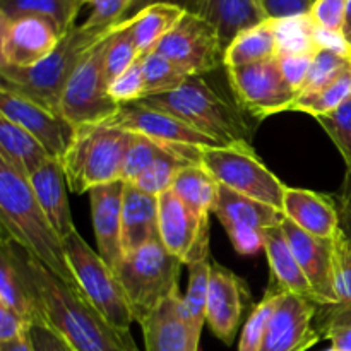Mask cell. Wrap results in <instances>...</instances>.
Here are the masks:
<instances>
[{
	"label": "cell",
	"instance_id": "6da1fadb",
	"mask_svg": "<svg viewBox=\"0 0 351 351\" xmlns=\"http://www.w3.org/2000/svg\"><path fill=\"white\" fill-rule=\"evenodd\" d=\"M2 243L36 307L34 324H45L57 332L72 351H139L130 331L113 328L77 288L64 283L5 233Z\"/></svg>",
	"mask_w": 351,
	"mask_h": 351
},
{
	"label": "cell",
	"instance_id": "7a4b0ae2",
	"mask_svg": "<svg viewBox=\"0 0 351 351\" xmlns=\"http://www.w3.org/2000/svg\"><path fill=\"white\" fill-rule=\"evenodd\" d=\"M0 223L2 233L19 243L29 256L64 283L77 288L64 250L47 215L36 201L29 178L0 158ZM79 290V288H77Z\"/></svg>",
	"mask_w": 351,
	"mask_h": 351
},
{
	"label": "cell",
	"instance_id": "3957f363",
	"mask_svg": "<svg viewBox=\"0 0 351 351\" xmlns=\"http://www.w3.org/2000/svg\"><path fill=\"white\" fill-rule=\"evenodd\" d=\"M139 103L171 113L221 146L252 147L254 130L239 106L223 98L201 75H191L177 89L146 96Z\"/></svg>",
	"mask_w": 351,
	"mask_h": 351
},
{
	"label": "cell",
	"instance_id": "277c9868",
	"mask_svg": "<svg viewBox=\"0 0 351 351\" xmlns=\"http://www.w3.org/2000/svg\"><path fill=\"white\" fill-rule=\"evenodd\" d=\"M115 27V26H113ZM86 29L74 26L58 47L40 64L27 69L0 65V89L19 93L53 112L60 113V99L69 79L84 55L113 29Z\"/></svg>",
	"mask_w": 351,
	"mask_h": 351
},
{
	"label": "cell",
	"instance_id": "5b68a950",
	"mask_svg": "<svg viewBox=\"0 0 351 351\" xmlns=\"http://www.w3.org/2000/svg\"><path fill=\"white\" fill-rule=\"evenodd\" d=\"M134 139L136 134L130 130L106 123L79 127L77 139L62 163L71 191L82 194L122 180L127 151Z\"/></svg>",
	"mask_w": 351,
	"mask_h": 351
},
{
	"label": "cell",
	"instance_id": "8992f818",
	"mask_svg": "<svg viewBox=\"0 0 351 351\" xmlns=\"http://www.w3.org/2000/svg\"><path fill=\"white\" fill-rule=\"evenodd\" d=\"M184 263L168 252L161 240L123 256L115 269L129 300L134 321H144L161 302L178 293Z\"/></svg>",
	"mask_w": 351,
	"mask_h": 351
},
{
	"label": "cell",
	"instance_id": "52a82bcc",
	"mask_svg": "<svg viewBox=\"0 0 351 351\" xmlns=\"http://www.w3.org/2000/svg\"><path fill=\"white\" fill-rule=\"evenodd\" d=\"M64 250L82 297L120 331H130L134 321L129 300L115 271L86 243L77 230L64 239Z\"/></svg>",
	"mask_w": 351,
	"mask_h": 351
},
{
	"label": "cell",
	"instance_id": "ba28073f",
	"mask_svg": "<svg viewBox=\"0 0 351 351\" xmlns=\"http://www.w3.org/2000/svg\"><path fill=\"white\" fill-rule=\"evenodd\" d=\"M113 29L84 55L64 89L60 113L75 127L101 125L115 117L120 108L119 103L110 96L105 72L106 47Z\"/></svg>",
	"mask_w": 351,
	"mask_h": 351
},
{
	"label": "cell",
	"instance_id": "9c48e42d",
	"mask_svg": "<svg viewBox=\"0 0 351 351\" xmlns=\"http://www.w3.org/2000/svg\"><path fill=\"white\" fill-rule=\"evenodd\" d=\"M201 165L219 185L283 211L287 185L263 163L254 147H208L202 151Z\"/></svg>",
	"mask_w": 351,
	"mask_h": 351
},
{
	"label": "cell",
	"instance_id": "30bf717a",
	"mask_svg": "<svg viewBox=\"0 0 351 351\" xmlns=\"http://www.w3.org/2000/svg\"><path fill=\"white\" fill-rule=\"evenodd\" d=\"M156 51L187 75H202L225 65L226 47L218 29L208 19L187 10L161 40Z\"/></svg>",
	"mask_w": 351,
	"mask_h": 351
},
{
	"label": "cell",
	"instance_id": "8fae6325",
	"mask_svg": "<svg viewBox=\"0 0 351 351\" xmlns=\"http://www.w3.org/2000/svg\"><path fill=\"white\" fill-rule=\"evenodd\" d=\"M213 213L225 226L233 249L242 256H254L264 249V235L267 230L281 226L287 218L280 209L237 194L225 185L218 187Z\"/></svg>",
	"mask_w": 351,
	"mask_h": 351
},
{
	"label": "cell",
	"instance_id": "7c38bea8",
	"mask_svg": "<svg viewBox=\"0 0 351 351\" xmlns=\"http://www.w3.org/2000/svg\"><path fill=\"white\" fill-rule=\"evenodd\" d=\"M228 79L239 106L257 119L281 113L298 96L285 77L278 55L257 64L228 69Z\"/></svg>",
	"mask_w": 351,
	"mask_h": 351
},
{
	"label": "cell",
	"instance_id": "4fadbf2b",
	"mask_svg": "<svg viewBox=\"0 0 351 351\" xmlns=\"http://www.w3.org/2000/svg\"><path fill=\"white\" fill-rule=\"evenodd\" d=\"M0 117L23 127L53 160L64 163L77 139L79 127L62 113L53 112L19 93L0 89Z\"/></svg>",
	"mask_w": 351,
	"mask_h": 351
},
{
	"label": "cell",
	"instance_id": "5bb4252c",
	"mask_svg": "<svg viewBox=\"0 0 351 351\" xmlns=\"http://www.w3.org/2000/svg\"><path fill=\"white\" fill-rule=\"evenodd\" d=\"M64 34L50 21L34 16H0V65L27 69L58 47Z\"/></svg>",
	"mask_w": 351,
	"mask_h": 351
},
{
	"label": "cell",
	"instance_id": "9a60e30c",
	"mask_svg": "<svg viewBox=\"0 0 351 351\" xmlns=\"http://www.w3.org/2000/svg\"><path fill=\"white\" fill-rule=\"evenodd\" d=\"M105 123L106 125L120 127V129L130 130L134 134L146 136L149 139L165 144V146L173 147V149L221 146L215 139L204 136L197 129L185 123L184 120L173 117L171 113L149 108V106L143 105L139 101L120 105L115 117H112Z\"/></svg>",
	"mask_w": 351,
	"mask_h": 351
},
{
	"label": "cell",
	"instance_id": "2e32d148",
	"mask_svg": "<svg viewBox=\"0 0 351 351\" xmlns=\"http://www.w3.org/2000/svg\"><path fill=\"white\" fill-rule=\"evenodd\" d=\"M319 304L283 291L269 319L261 351H308L322 339L315 324Z\"/></svg>",
	"mask_w": 351,
	"mask_h": 351
},
{
	"label": "cell",
	"instance_id": "e0dca14e",
	"mask_svg": "<svg viewBox=\"0 0 351 351\" xmlns=\"http://www.w3.org/2000/svg\"><path fill=\"white\" fill-rule=\"evenodd\" d=\"M160 240L184 264L209 256V225H201L178 195L168 191L158 197Z\"/></svg>",
	"mask_w": 351,
	"mask_h": 351
},
{
	"label": "cell",
	"instance_id": "ac0fdd59",
	"mask_svg": "<svg viewBox=\"0 0 351 351\" xmlns=\"http://www.w3.org/2000/svg\"><path fill=\"white\" fill-rule=\"evenodd\" d=\"M285 237L300 264L302 271L307 276L315 300L319 305L338 304V295L335 290V247L331 239H319L311 235L288 218L281 223Z\"/></svg>",
	"mask_w": 351,
	"mask_h": 351
},
{
	"label": "cell",
	"instance_id": "d6986e66",
	"mask_svg": "<svg viewBox=\"0 0 351 351\" xmlns=\"http://www.w3.org/2000/svg\"><path fill=\"white\" fill-rule=\"evenodd\" d=\"M245 297H249L245 281L225 266L213 264L206 304V322L213 335L225 345H232L235 339Z\"/></svg>",
	"mask_w": 351,
	"mask_h": 351
},
{
	"label": "cell",
	"instance_id": "ffe728a7",
	"mask_svg": "<svg viewBox=\"0 0 351 351\" xmlns=\"http://www.w3.org/2000/svg\"><path fill=\"white\" fill-rule=\"evenodd\" d=\"M139 326L146 351H201V332L189 321L180 291L161 302Z\"/></svg>",
	"mask_w": 351,
	"mask_h": 351
},
{
	"label": "cell",
	"instance_id": "44dd1931",
	"mask_svg": "<svg viewBox=\"0 0 351 351\" xmlns=\"http://www.w3.org/2000/svg\"><path fill=\"white\" fill-rule=\"evenodd\" d=\"M125 182L98 185L89 191L91 218L98 254L113 271L123 259L122 247V208Z\"/></svg>",
	"mask_w": 351,
	"mask_h": 351
},
{
	"label": "cell",
	"instance_id": "7402d4cb",
	"mask_svg": "<svg viewBox=\"0 0 351 351\" xmlns=\"http://www.w3.org/2000/svg\"><path fill=\"white\" fill-rule=\"evenodd\" d=\"M283 213L290 221L319 239L332 240L339 232V213L335 195L287 187Z\"/></svg>",
	"mask_w": 351,
	"mask_h": 351
},
{
	"label": "cell",
	"instance_id": "603a6c76",
	"mask_svg": "<svg viewBox=\"0 0 351 351\" xmlns=\"http://www.w3.org/2000/svg\"><path fill=\"white\" fill-rule=\"evenodd\" d=\"M160 204L156 195L146 194L125 184L122 208V247L123 256L143 245L160 240Z\"/></svg>",
	"mask_w": 351,
	"mask_h": 351
},
{
	"label": "cell",
	"instance_id": "cb8c5ba5",
	"mask_svg": "<svg viewBox=\"0 0 351 351\" xmlns=\"http://www.w3.org/2000/svg\"><path fill=\"white\" fill-rule=\"evenodd\" d=\"M65 180L67 177H65L64 167L57 160H50L29 177V184L36 195V201L40 202L48 221L51 223L62 240L67 239L75 230L71 206H69Z\"/></svg>",
	"mask_w": 351,
	"mask_h": 351
},
{
	"label": "cell",
	"instance_id": "d4e9b609",
	"mask_svg": "<svg viewBox=\"0 0 351 351\" xmlns=\"http://www.w3.org/2000/svg\"><path fill=\"white\" fill-rule=\"evenodd\" d=\"M191 12L208 19L228 47L240 33L267 21L259 0H195Z\"/></svg>",
	"mask_w": 351,
	"mask_h": 351
},
{
	"label": "cell",
	"instance_id": "484cf974",
	"mask_svg": "<svg viewBox=\"0 0 351 351\" xmlns=\"http://www.w3.org/2000/svg\"><path fill=\"white\" fill-rule=\"evenodd\" d=\"M264 250H266L267 263H269L271 278L276 283L273 287L280 291L300 295V297L314 300L317 304L314 290L302 271L281 226L267 230L264 235Z\"/></svg>",
	"mask_w": 351,
	"mask_h": 351
},
{
	"label": "cell",
	"instance_id": "4316f807",
	"mask_svg": "<svg viewBox=\"0 0 351 351\" xmlns=\"http://www.w3.org/2000/svg\"><path fill=\"white\" fill-rule=\"evenodd\" d=\"M0 158L23 171L27 178L53 158L27 130L0 117Z\"/></svg>",
	"mask_w": 351,
	"mask_h": 351
},
{
	"label": "cell",
	"instance_id": "83f0119b",
	"mask_svg": "<svg viewBox=\"0 0 351 351\" xmlns=\"http://www.w3.org/2000/svg\"><path fill=\"white\" fill-rule=\"evenodd\" d=\"M219 184L202 165H189L178 171L171 192L184 201L201 225H209V215L215 209Z\"/></svg>",
	"mask_w": 351,
	"mask_h": 351
},
{
	"label": "cell",
	"instance_id": "f1b7e54d",
	"mask_svg": "<svg viewBox=\"0 0 351 351\" xmlns=\"http://www.w3.org/2000/svg\"><path fill=\"white\" fill-rule=\"evenodd\" d=\"M185 12L187 10L177 3L156 2L141 10L132 21H129L141 55L156 50L161 40L177 26V23Z\"/></svg>",
	"mask_w": 351,
	"mask_h": 351
},
{
	"label": "cell",
	"instance_id": "f546056e",
	"mask_svg": "<svg viewBox=\"0 0 351 351\" xmlns=\"http://www.w3.org/2000/svg\"><path fill=\"white\" fill-rule=\"evenodd\" d=\"M278 55V38L274 21L267 19L263 24L240 33L225 51V67H243L257 64Z\"/></svg>",
	"mask_w": 351,
	"mask_h": 351
},
{
	"label": "cell",
	"instance_id": "4dcf8cb0",
	"mask_svg": "<svg viewBox=\"0 0 351 351\" xmlns=\"http://www.w3.org/2000/svg\"><path fill=\"white\" fill-rule=\"evenodd\" d=\"M81 7L77 0H0V16L41 17L65 34L75 26V17Z\"/></svg>",
	"mask_w": 351,
	"mask_h": 351
},
{
	"label": "cell",
	"instance_id": "1f68e13d",
	"mask_svg": "<svg viewBox=\"0 0 351 351\" xmlns=\"http://www.w3.org/2000/svg\"><path fill=\"white\" fill-rule=\"evenodd\" d=\"M351 98V65L332 82L312 93L298 95L283 112H300L315 117L328 115Z\"/></svg>",
	"mask_w": 351,
	"mask_h": 351
},
{
	"label": "cell",
	"instance_id": "d6a6232c",
	"mask_svg": "<svg viewBox=\"0 0 351 351\" xmlns=\"http://www.w3.org/2000/svg\"><path fill=\"white\" fill-rule=\"evenodd\" d=\"M274 29L278 55H315L321 50L315 38L317 24L312 21L311 14L274 21Z\"/></svg>",
	"mask_w": 351,
	"mask_h": 351
},
{
	"label": "cell",
	"instance_id": "836d02e7",
	"mask_svg": "<svg viewBox=\"0 0 351 351\" xmlns=\"http://www.w3.org/2000/svg\"><path fill=\"white\" fill-rule=\"evenodd\" d=\"M0 304L16 311L31 326L36 322V307L31 302L9 249L0 245Z\"/></svg>",
	"mask_w": 351,
	"mask_h": 351
},
{
	"label": "cell",
	"instance_id": "e575fe53",
	"mask_svg": "<svg viewBox=\"0 0 351 351\" xmlns=\"http://www.w3.org/2000/svg\"><path fill=\"white\" fill-rule=\"evenodd\" d=\"M209 256L201 257L189 264V287L184 295V308L189 321L199 332H202L206 322V304H208L209 281H211Z\"/></svg>",
	"mask_w": 351,
	"mask_h": 351
},
{
	"label": "cell",
	"instance_id": "d590c367",
	"mask_svg": "<svg viewBox=\"0 0 351 351\" xmlns=\"http://www.w3.org/2000/svg\"><path fill=\"white\" fill-rule=\"evenodd\" d=\"M143 57L134 40L130 23L117 24L108 40L105 55V72L108 84H112L119 75H122L130 65Z\"/></svg>",
	"mask_w": 351,
	"mask_h": 351
},
{
	"label": "cell",
	"instance_id": "8d00e7d4",
	"mask_svg": "<svg viewBox=\"0 0 351 351\" xmlns=\"http://www.w3.org/2000/svg\"><path fill=\"white\" fill-rule=\"evenodd\" d=\"M141 60H143V74L144 81H146V96L177 89L178 86H182L191 77L156 50L143 55Z\"/></svg>",
	"mask_w": 351,
	"mask_h": 351
},
{
	"label": "cell",
	"instance_id": "74e56055",
	"mask_svg": "<svg viewBox=\"0 0 351 351\" xmlns=\"http://www.w3.org/2000/svg\"><path fill=\"white\" fill-rule=\"evenodd\" d=\"M315 324L324 339L339 351H351V304L319 305Z\"/></svg>",
	"mask_w": 351,
	"mask_h": 351
},
{
	"label": "cell",
	"instance_id": "f35d334b",
	"mask_svg": "<svg viewBox=\"0 0 351 351\" xmlns=\"http://www.w3.org/2000/svg\"><path fill=\"white\" fill-rule=\"evenodd\" d=\"M281 293L283 291H280L278 288H274L271 285V288L266 291L261 304L254 308L250 317L247 319L245 326H243V331L239 343V351H261L267 326H269V319L273 315L274 308H276Z\"/></svg>",
	"mask_w": 351,
	"mask_h": 351
},
{
	"label": "cell",
	"instance_id": "ab89813d",
	"mask_svg": "<svg viewBox=\"0 0 351 351\" xmlns=\"http://www.w3.org/2000/svg\"><path fill=\"white\" fill-rule=\"evenodd\" d=\"M350 65L351 55H341L338 53V51L321 48V50L315 53L314 60H312L311 71H308L307 79H305L304 86H302L300 95L317 91V89L324 88L329 82L335 81L343 71H346Z\"/></svg>",
	"mask_w": 351,
	"mask_h": 351
},
{
	"label": "cell",
	"instance_id": "60d3db41",
	"mask_svg": "<svg viewBox=\"0 0 351 351\" xmlns=\"http://www.w3.org/2000/svg\"><path fill=\"white\" fill-rule=\"evenodd\" d=\"M167 149L168 146H165V144L136 134V139L132 141L129 151H127L122 180L125 184H134Z\"/></svg>",
	"mask_w": 351,
	"mask_h": 351
},
{
	"label": "cell",
	"instance_id": "b9f144b4",
	"mask_svg": "<svg viewBox=\"0 0 351 351\" xmlns=\"http://www.w3.org/2000/svg\"><path fill=\"white\" fill-rule=\"evenodd\" d=\"M322 129L326 130L335 146L338 147L343 161L346 163V173H351V98L346 99L339 108L328 115L315 117Z\"/></svg>",
	"mask_w": 351,
	"mask_h": 351
},
{
	"label": "cell",
	"instance_id": "7bdbcfd3",
	"mask_svg": "<svg viewBox=\"0 0 351 351\" xmlns=\"http://www.w3.org/2000/svg\"><path fill=\"white\" fill-rule=\"evenodd\" d=\"M335 247V290L338 302L351 304V240L341 228L332 239Z\"/></svg>",
	"mask_w": 351,
	"mask_h": 351
},
{
	"label": "cell",
	"instance_id": "ee69618b",
	"mask_svg": "<svg viewBox=\"0 0 351 351\" xmlns=\"http://www.w3.org/2000/svg\"><path fill=\"white\" fill-rule=\"evenodd\" d=\"M141 58L110 84V96L119 105L139 101L146 96V81H144L143 60Z\"/></svg>",
	"mask_w": 351,
	"mask_h": 351
},
{
	"label": "cell",
	"instance_id": "f6af8a7d",
	"mask_svg": "<svg viewBox=\"0 0 351 351\" xmlns=\"http://www.w3.org/2000/svg\"><path fill=\"white\" fill-rule=\"evenodd\" d=\"M129 3L130 0H89V16L81 26L86 29H110L120 23Z\"/></svg>",
	"mask_w": 351,
	"mask_h": 351
},
{
	"label": "cell",
	"instance_id": "bcb514c9",
	"mask_svg": "<svg viewBox=\"0 0 351 351\" xmlns=\"http://www.w3.org/2000/svg\"><path fill=\"white\" fill-rule=\"evenodd\" d=\"M348 0H312L311 17L321 29L343 34Z\"/></svg>",
	"mask_w": 351,
	"mask_h": 351
},
{
	"label": "cell",
	"instance_id": "7dc6e473",
	"mask_svg": "<svg viewBox=\"0 0 351 351\" xmlns=\"http://www.w3.org/2000/svg\"><path fill=\"white\" fill-rule=\"evenodd\" d=\"M314 57L315 55H278L285 77L298 95H300L302 86L307 79Z\"/></svg>",
	"mask_w": 351,
	"mask_h": 351
},
{
	"label": "cell",
	"instance_id": "c3c4849f",
	"mask_svg": "<svg viewBox=\"0 0 351 351\" xmlns=\"http://www.w3.org/2000/svg\"><path fill=\"white\" fill-rule=\"evenodd\" d=\"M267 19L280 21L311 12L312 0H259Z\"/></svg>",
	"mask_w": 351,
	"mask_h": 351
},
{
	"label": "cell",
	"instance_id": "681fc988",
	"mask_svg": "<svg viewBox=\"0 0 351 351\" xmlns=\"http://www.w3.org/2000/svg\"><path fill=\"white\" fill-rule=\"evenodd\" d=\"M31 324L16 311L0 304V343L16 341L29 331Z\"/></svg>",
	"mask_w": 351,
	"mask_h": 351
},
{
	"label": "cell",
	"instance_id": "f907efd6",
	"mask_svg": "<svg viewBox=\"0 0 351 351\" xmlns=\"http://www.w3.org/2000/svg\"><path fill=\"white\" fill-rule=\"evenodd\" d=\"M34 351H72L71 346L45 324H33L29 328Z\"/></svg>",
	"mask_w": 351,
	"mask_h": 351
},
{
	"label": "cell",
	"instance_id": "816d5d0a",
	"mask_svg": "<svg viewBox=\"0 0 351 351\" xmlns=\"http://www.w3.org/2000/svg\"><path fill=\"white\" fill-rule=\"evenodd\" d=\"M335 201L339 213V228L351 240V173H346L341 191L335 195Z\"/></svg>",
	"mask_w": 351,
	"mask_h": 351
},
{
	"label": "cell",
	"instance_id": "f5cc1de1",
	"mask_svg": "<svg viewBox=\"0 0 351 351\" xmlns=\"http://www.w3.org/2000/svg\"><path fill=\"white\" fill-rule=\"evenodd\" d=\"M0 351H34L29 331H27L23 338L16 339V341L0 343Z\"/></svg>",
	"mask_w": 351,
	"mask_h": 351
},
{
	"label": "cell",
	"instance_id": "db71d44e",
	"mask_svg": "<svg viewBox=\"0 0 351 351\" xmlns=\"http://www.w3.org/2000/svg\"><path fill=\"white\" fill-rule=\"evenodd\" d=\"M343 36H345L346 43L351 48V0L346 3V14H345V24H343Z\"/></svg>",
	"mask_w": 351,
	"mask_h": 351
},
{
	"label": "cell",
	"instance_id": "11a10c76",
	"mask_svg": "<svg viewBox=\"0 0 351 351\" xmlns=\"http://www.w3.org/2000/svg\"><path fill=\"white\" fill-rule=\"evenodd\" d=\"M77 2L81 3V5H88V2H89V0H77Z\"/></svg>",
	"mask_w": 351,
	"mask_h": 351
},
{
	"label": "cell",
	"instance_id": "9f6ffc18",
	"mask_svg": "<svg viewBox=\"0 0 351 351\" xmlns=\"http://www.w3.org/2000/svg\"><path fill=\"white\" fill-rule=\"evenodd\" d=\"M322 351H339V350H336L335 346H331V348H328V350H322Z\"/></svg>",
	"mask_w": 351,
	"mask_h": 351
}]
</instances>
